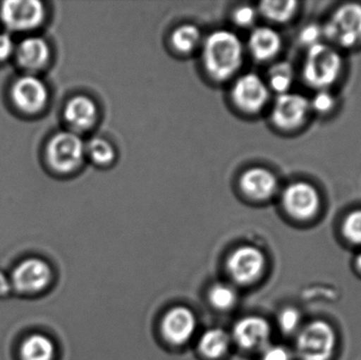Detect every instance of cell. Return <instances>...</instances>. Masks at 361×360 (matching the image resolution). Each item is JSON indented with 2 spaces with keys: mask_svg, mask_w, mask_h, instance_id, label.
I'll return each mask as SVG.
<instances>
[{
  "mask_svg": "<svg viewBox=\"0 0 361 360\" xmlns=\"http://www.w3.org/2000/svg\"><path fill=\"white\" fill-rule=\"evenodd\" d=\"M356 268L361 273V253L356 257L355 259Z\"/></svg>",
  "mask_w": 361,
  "mask_h": 360,
  "instance_id": "34",
  "label": "cell"
},
{
  "mask_svg": "<svg viewBox=\"0 0 361 360\" xmlns=\"http://www.w3.org/2000/svg\"><path fill=\"white\" fill-rule=\"evenodd\" d=\"M337 346L334 328L326 321H313L297 334L296 355L299 360H331Z\"/></svg>",
  "mask_w": 361,
  "mask_h": 360,
  "instance_id": "3",
  "label": "cell"
},
{
  "mask_svg": "<svg viewBox=\"0 0 361 360\" xmlns=\"http://www.w3.org/2000/svg\"><path fill=\"white\" fill-rule=\"evenodd\" d=\"M97 109L92 99L88 97H73L68 101L65 109V118L74 131L87 130L97 120Z\"/></svg>",
  "mask_w": 361,
  "mask_h": 360,
  "instance_id": "17",
  "label": "cell"
},
{
  "mask_svg": "<svg viewBox=\"0 0 361 360\" xmlns=\"http://www.w3.org/2000/svg\"><path fill=\"white\" fill-rule=\"evenodd\" d=\"M46 15L44 4L37 0H10L0 8V18L11 31L27 32L42 25Z\"/></svg>",
  "mask_w": 361,
  "mask_h": 360,
  "instance_id": "6",
  "label": "cell"
},
{
  "mask_svg": "<svg viewBox=\"0 0 361 360\" xmlns=\"http://www.w3.org/2000/svg\"><path fill=\"white\" fill-rule=\"evenodd\" d=\"M11 97L20 111L35 114L42 111L48 103V88L35 75H23L13 85Z\"/></svg>",
  "mask_w": 361,
  "mask_h": 360,
  "instance_id": "9",
  "label": "cell"
},
{
  "mask_svg": "<svg viewBox=\"0 0 361 360\" xmlns=\"http://www.w3.org/2000/svg\"><path fill=\"white\" fill-rule=\"evenodd\" d=\"M311 110L310 101L298 93L278 95L274 104L271 118L282 129H294L305 123Z\"/></svg>",
  "mask_w": 361,
  "mask_h": 360,
  "instance_id": "11",
  "label": "cell"
},
{
  "mask_svg": "<svg viewBox=\"0 0 361 360\" xmlns=\"http://www.w3.org/2000/svg\"><path fill=\"white\" fill-rule=\"evenodd\" d=\"M89 156L99 164H107L114 158V149L109 142L103 139H93L86 147Z\"/></svg>",
  "mask_w": 361,
  "mask_h": 360,
  "instance_id": "25",
  "label": "cell"
},
{
  "mask_svg": "<svg viewBox=\"0 0 361 360\" xmlns=\"http://www.w3.org/2000/svg\"><path fill=\"white\" fill-rule=\"evenodd\" d=\"M265 256L252 245L238 247L227 260V271L233 281L239 285H252L258 280L265 268Z\"/></svg>",
  "mask_w": 361,
  "mask_h": 360,
  "instance_id": "8",
  "label": "cell"
},
{
  "mask_svg": "<svg viewBox=\"0 0 361 360\" xmlns=\"http://www.w3.org/2000/svg\"><path fill=\"white\" fill-rule=\"evenodd\" d=\"M341 232L350 243L361 245V209L351 211L345 218Z\"/></svg>",
  "mask_w": 361,
  "mask_h": 360,
  "instance_id": "26",
  "label": "cell"
},
{
  "mask_svg": "<svg viewBox=\"0 0 361 360\" xmlns=\"http://www.w3.org/2000/svg\"><path fill=\"white\" fill-rule=\"evenodd\" d=\"M301 313L293 306L284 308L278 316V325L283 333L293 334L301 329Z\"/></svg>",
  "mask_w": 361,
  "mask_h": 360,
  "instance_id": "27",
  "label": "cell"
},
{
  "mask_svg": "<svg viewBox=\"0 0 361 360\" xmlns=\"http://www.w3.org/2000/svg\"><path fill=\"white\" fill-rule=\"evenodd\" d=\"M248 48L255 58L258 61H269L279 52L281 48V38L278 32L271 27H257L250 34Z\"/></svg>",
  "mask_w": 361,
  "mask_h": 360,
  "instance_id": "18",
  "label": "cell"
},
{
  "mask_svg": "<svg viewBox=\"0 0 361 360\" xmlns=\"http://www.w3.org/2000/svg\"><path fill=\"white\" fill-rule=\"evenodd\" d=\"M324 36L322 32V27H320L317 23H310L305 25L300 33H299V42L303 46H307V49L313 46L314 44H319L320 38Z\"/></svg>",
  "mask_w": 361,
  "mask_h": 360,
  "instance_id": "29",
  "label": "cell"
},
{
  "mask_svg": "<svg viewBox=\"0 0 361 360\" xmlns=\"http://www.w3.org/2000/svg\"><path fill=\"white\" fill-rule=\"evenodd\" d=\"M343 69L341 54L329 44L319 42L307 49L302 76L309 86L326 90L338 80Z\"/></svg>",
  "mask_w": 361,
  "mask_h": 360,
  "instance_id": "2",
  "label": "cell"
},
{
  "mask_svg": "<svg viewBox=\"0 0 361 360\" xmlns=\"http://www.w3.org/2000/svg\"><path fill=\"white\" fill-rule=\"evenodd\" d=\"M208 299H209L212 306L216 310H231L237 304V292L231 285L219 283V285H214L209 290Z\"/></svg>",
  "mask_w": 361,
  "mask_h": 360,
  "instance_id": "22",
  "label": "cell"
},
{
  "mask_svg": "<svg viewBox=\"0 0 361 360\" xmlns=\"http://www.w3.org/2000/svg\"><path fill=\"white\" fill-rule=\"evenodd\" d=\"M269 91L257 74L241 76L233 88V99L238 107L246 112H258L267 105Z\"/></svg>",
  "mask_w": 361,
  "mask_h": 360,
  "instance_id": "14",
  "label": "cell"
},
{
  "mask_svg": "<svg viewBox=\"0 0 361 360\" xmlns=\"http://www.w3.org/2000/svg\"><path fill=\"white\" fill-rule=\"evenodd\" d=\"M197 329V319L192 311L185 306H175L164 315L161 323L163 337L173 346H182L192 337Z\"/></svg>",
  "mask_w": 361,
  "mask_h": 360,
  "instance_id": "12",
  "label": "cell"
},
{
  "mask_svg": "<svg viewBox=\"0 0 361 360\" xmlns=\"http://www.w3.org/2000/svg\"><path fill=\"white\" fill-rule=\"evenodd\" d=\"M201 39L200 30L193 25H183L173 33V44L180 52H191Z\"/></svg>",
  "mask_w": 361,
  "mask_h": 360,
  "instance_id": "23",
  "label": "cell"
},
{
  "mask_svg": "<svg viewBox=\"0 0 361 360\" xmlns=\"http://www.w3.org/2000/svg\"><path fill=\"white\" fill-rule=\"evenodd\" d=\"M324 36L343 48L361 42V4L350 2L337 8L322 27Z\"/></svg>",
  "mask_w": 361,
  "mask_h": 360,
  "instance_id": "4",
  "label": "cell"
},
{
  "mask_svg": "<svg viewBox=\"0 0 361 360\" xmlns=\"http://www.w3.org/2000/svg\"><path fill=\"white\" fill-rule=\"evenodd\" d=\"M51 280L50 266L38 258H29L14 268L11 283L21 293H36L46 289Z\"/></svg>",
  "mask_w": 361,
  "mask_h": 360,
  "instance_id": "10",
  "label": "cell"
},
{
  "mask_svg": "<svg viewBox=\"0 0 361 360\" xmlns=\"http://www.w3.org/2000/svg\"><path fill=\"white\" fill-rule=\"evenodd\" d=\"M271 329L262 317L247 316L237 321L233 338L240 348L247 351L264 350L269 346Z\"/></svg>",
  "mask_w": 361,
  "mask_h": 360,
  "instance_id": "13",
  "label": "cell"
},
{
  "mask_svg": "<svg viewBox=\"0 0 361 360\" xmlns=\"http://www.w3.org/2000/svg\"><path fill=\"white\" fill-rule=\"evenodd\" d=\"M14 40L6 33H0V61H6L15 53Z\"/></svg>",
  "mask_w": 361,
  "mask_h": 360,
  "instance_id": "32",
  "label": "cell"
},
{
  "mask_svg": "<svg viewBox=\"0 0 361 360\" xmlns=\"http://www.w3.org/2000/svg\"><path fill=\"white\" fill-rule=\"evenodd\" d=\"M17 61L27 71L42 69L50 59V46L48 42L37 36L25 38L15 50Z\"/></svg>",
  "mask_w": 361,
  "mask_h": 360,
  "instance_id": "15",
  "label": "cell"
},
{
  "mask_svg": "<svg viewBox=\"0 0 361 360\" xmlns=\"http://www.w3.org/2000/svg\"><path fill=\"white\" fill-rule=\"evenodd\" d=\"M256 10L250 6H239L233 13V19H235V23L241 27L252 25L256 20Z\"/></svg>",
  "mask_w": 361,
  "mask_h": 360,
  "instance_id": "30",
  "label": "cell"
},
{
  "mask_svg": "<svg viewBox=\"0 0 361 360\" xmlns=\"http://www.w3.org/2000/svg\"><path fill=\"white\" fill-rule=\"evenodd\" d=\"M261 360H292V354L286 347L269 345L264 350H262Z\"/></svg>",
  "mask_w": 361,
  "mask_h": 360,
  "instance_id": "31",
  "label": "cell"
},
{
  "mask_svg": "<svg viewBox=\"0 0 361 360\" xmlns=\"http://www.w3.org/2000/svg\"><path fill=\"white\" fill-rule=\"evenodd\" d=\"M86 146L74 131H61L51 139L47 147V158L55 170L70 173L82 164Z\"/></svg>",
  "mask_w": 361,
  "mask_h": 360,
  "instance_id": "5",
  "label": "cell"
},
{
  "mask_svg": "<svg viewBox=\"0 0 361 360\" xmlns=\"http://www.w3.org/2000/svg\"><path fill=\"white\" fill-rule=\"evenodd\" d=\"M293 69L286 63H279L269 70V86L279 94L288 93L293 84Z\"/></svg>",
  "mask_w": 361,
  "mask_h": 360,
  "instance_id": "24",
  "label": "cell"
},
{
  "mask_svg": "<svg viewBox=\"0 0 361 360\" xmlns=\"http://www.w3.org/2000/svg\"><path fill=\"white\" fill-rule=\"evenodd\" d=\"M55 347L52 340L42 334H33L23 340L20 346L23 360H53Z\"/></svg>",
  "mask_w": 361,
  "mask_h": 360,
  "instance_id": "20",
  "label": "cell"
},
{
  "mask_svg": "<svg viewBox=\"0 0 361 360\" xmlns=\"http://www.w3.org/2000/svg\"><path fill=\"white\" fill-rule=\"evenodd\" d=\"M322 204L319 192L312 184L296 182L290 184L282 194V205L286 213L299 221L315 217Z\"/></svg>",
  "mask_w": 361,
  "mask_h": 360,
  "instance_id": "7",
  "label": "cell"
},
{
  "mask_svg": "<svg viewBox=\"0 0 361 360\" xmlns=\"http://www.w3.org/2000/svg\"><path fill=\"white\" fill-rule=\"evenodd\" d=\"M243 46L239 38L229 31L210 34L204 44V65L208 73L223 80L231 77L241 66Z\"/></svg>",
  "mask_w": 361,
  "mask_h": 360,
  "instance_id": "1",
  "label": "cell"
},
{
  "mask_svg": "<svg viewBox=\"0 0 361 360\" xmlns=\"http://www.w3.org/2000/svg\"><path fill=\"white\" fill-rule=\"evenodd\" d=\"M242 190L250 198L267 200L277 192L278 181L271 171L265 168H252L242 175Z\"/></svg>",
  "mask_w": 361,
  "mask_h": 360,
  "instance_id": "16",
  "label": "cell"
},
{
  "mask_svg": "<svg viewBox=\"0 0 361 360\" xmlns=\"http://www.w3.org/2000/svg\"><path fill=\"white\" fill-rule=\"evenodd\" d=\"M310 106L311 109L315 110L318 113H326L334 108L335 97L329 91L319 90L313 99L310 101Z\"/></svg>",
  "mask_w": 361,
  "mask_h": 360,
  "instance_id": "28",
  "label": "cell"
},
{
  "mask_svg": "<svg viewBox=\"0 0 361 360\" xmlns=\"http://www.w3.org/2000/svg\"><path fill=\"white\" fill-rule=\"evenodd\" d=\"M11 289V283L4 273L0 272V295H6Z\"/></svg>",
  "mask_w": 361,
  "mask_h": 360,
  "instance_id": "33",
  "label": "cell"
},
{
  "mask_svg": "<svg viewBox=\"0 0 361 360\" xmlns=\"http://www.w3.org/2000/svg\"><path fill=\"white\" fill-rule=\"evenodd\" d=\"M231 337L222 329H209L202 334L199 340V351L208 359H218L224 356L229 349Z\"/></svg>",
  "mask_w": 361,
  "mask_h": 360,
  "instance_id": "19",
  "label": "cell"
},
{
  "mask_svg": "<svg viewBox=\"0 0 361 360\" xmlns=\"http://www.w3.org/2000/svg\"><path fill=\"white\" fill-rule=\"evenodd\" d=\"M298 4L295 0H283V1H262L260 4V12L269 20L275 23H286L290 20L297 11Z\"/></svg>",
  "mask_w": 361,
  "mask_h": 360,
  "instance_id": "21",
  "label": "cell"
}]
</instances>
